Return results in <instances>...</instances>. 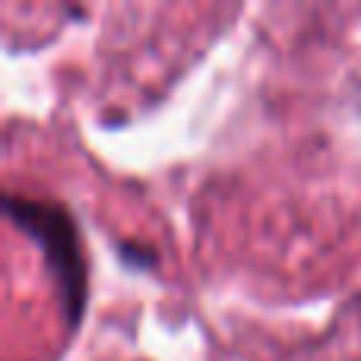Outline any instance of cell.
I'll return each instance as SVG.
<instances>
[{
	"mask_svg": "<svg viewBox=\"0 0 361 361\" xmlns=\"http://www.w3.org/2000/svg\"><path fill=\"white\" fill-rule=\"evenodd\" d=\"M6 212L23 231H29L44 250V260L51 267V276L57 279V295L63 305L67 326H80L82 307H86V257H82L80 231L63 206L44 203V200L25 197H4Z\"/></svg>",
	"mask_w": 361,
	"mask_h": 361,
	"instance_id": "obj_1",
	"label": "cell"
}]
</instances>
